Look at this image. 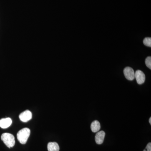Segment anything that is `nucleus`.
Wrapping results in <instances>:
<instances>
[{
  "mask_svg": "<svg viewBox=\"0 0 151 151\" xmlns=\"http://www.w3.org/2000/svg\"><path fill=\"white\" fill-rule=\"evenodd\" d=\"M30 134V130L27 128H25L20 130L17 134V138L21 144L24 145L27 142Z\"/></svg>",
  "mask_w": 151,
  "mask_h": 151,
  "instance_id": "1",
  "label": "nucleus"
},
{
  "mask_svg": "<svg viewBox=\"0 0 151 151\" xmlns=\"http://www.w3.org/2000/svg\"><path fill=\"white\" fill-rule=\"evenodd\" d=\"M1 139L8 147H13L15 144V138L14 135L10 133H4L1 136Z\"/></svg>",
  "mask_w": 151,
  "mask_h": 151,
  "instance_id": "2",
  "label": "nucleus"
},
{
  "mask_svg": "<svg viewBox=\"0 0 151 151\" xmlns=\"http://www.w3.org/2000/svg\"><path fill=\"white\" fill-rule=\"evenodd\" d=\"M124 76L127 79L132 81L135 78V72L133 68L130 67H127L124 70Z\"/></svg>",
  "mask_w": 151,
  "mask_h": 151,
  "instance_id": "3",
  "label": "nucleus"
},
{
  "mask_svg": "<svg viewBox=\"0 0 151 151\" xmlns=\"http://www.w3.org/2000/svg\"><path fill=\"white\" fill-rule=\"evenodd\" d=\"M135 78L138 84H142L145 81V75L142 70H137L135 73Z\"/></svg>",
  "mask_w": 151,
  "mask_h": 151,
  "instance_id": "4",
  "label": "nucleus"
},
{
  "mask_svg": "<svg viewBox=\"0 0 151 151\" xmlns=\"http://www.w3.org/2000/svg\"><path fill=\"white\" fill-rule=\"evenodd\" d=\"M32 113L29 110L24 111L19 116L20 120L23 122H28L32 119Z\"/></svg>",
  "mask_w": 151,
  "mask_h": 151,
  "instance_id": "5",
  "label": "nucleus"
},
{
  "mask_svg": "<svg viewBox=\"0 0 151 151\" xmlns=\"http://www.w3.org/2000/svg\"><path fill=\"white\" fill-rule=\"evenodd\" d=\"M105 135V132L104 131H100L97 132L95 135V140L97 145H101L104 142Z\"/></svg>",
  "mask_w": 151,
  "mask_h": 151,
  "instance_id": "6",
  "label": "nucleus"
},
{
  "mask_svg": "<svg viewBox=\"0 0 151 151\" xmlns=\"http://www.w3.org/2000/svg\"><path fill=\"white\" fill-rule=\"evenodd\" d=\"M12 124V119L10 118L2 119L0 120V127L2 129H6Z\"/></svg>",
  "mask_w": 151,
  "mask_h": 151,
  "instance_id": "7",
  "label": "nucleus"
},
{
  "mask_svg": "<svg viewBox=\"0 0 151 151\" xmlns=\"http://www.w3.org/2000/svg\"><path fill=\"white\" fill-rule=\"evenodd\" d=\"M47 147L48 151H59L60 150L58 144L55 142L49 143L47 144Z\"/></svg>",
  "mask_w": 151,
  "mask_h": 151,
  "instance_id": "8",
  "label": "nucleus"
},
{
  "mask_svg": "<svg viewBox=\"0 0 151 151\" xmlns=\"http://www.w3.org/2000/svg\"><path fill=\"white\" fill-rule=\"evenodd\" d=\"M91 129L94 133L98 132L100 129V124L98 121H94L92 122L91 125Z\"/></svg>",
  "mask_w": 151,
  "mask_h": 151,
  "instance_id": "9",
  "label": "nucleus"
},
{
  "mask_svg": "<svg viewBox=\"0 0 151 151\" xmlns=\"http://www.w3.org/2000/svg\"><path fill=\"white\" fill-rule=\"evenodd\" d=\"M143 43L146 46L151 47V37H146L143 40Z\"/></svg>",
  "mask_w": 151,
  "mask_h": 151,
  "instance_id": "10",
  "label": "nucleus"
},
{
  "mask_svg": "<svg viewBox=\"0 0 151 151\" xmlns=\"http://www.w3.org/2000/svg\"><path fill=\"white\" fill-rule=\"evenodd\" d=\"M145 64L147 67L151 69V56H148L146 58L145 60Z\"/></svg>",
  "mask_w": 151,
  "mask_h": 151,
  "instance_id": "11",
  "label": "nucleus"
},
{
  "mask_svg": "<svg viewBox=\"0 0 151 151\" xmlns=\"http://www.w3.org/2000/svg\"><path fill=\"white\" fill-rule=\"evenodd\" d=\"M143 151H151V143L150 142L148 144L147 147H146L145 149Z\"/></svg>",
  "mask_w": 151,
  "mask_h": 151,
  "instance_id": "12",
  "label": "nucleus"
},
{
  "mask_svg": "<svg viewBox=\"0 0 151 151\" xmlns=\"http://www.w3.org/2000/svg\"><path fill=\"white\" fill-rule=\"evenodd\" d=\"M149 123H150V125H151V118L150 117V119H149Z\"/></svg>",
  "mask_w": 151,
  "mask_h": 151,
  "instance_id": "13",
  "label": "nucleus"
}]
</instances>
